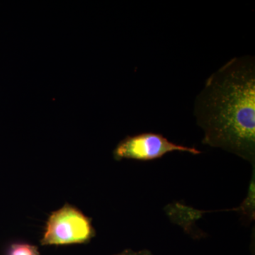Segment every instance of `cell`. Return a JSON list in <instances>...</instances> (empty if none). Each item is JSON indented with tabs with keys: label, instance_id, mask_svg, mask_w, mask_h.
Returning a JSON list of instances; mask_svg holds the SVG:
<instances>
[{
	"label": "cell",
	"instance_id": "2",
	"mask_svg": "<svg viewBox=\"0 0 255 255\" xmlns=\"http://www.w3.org/2000/svg\"><path fill=\"white\" fill-rule=\"evenodd\" d=\"M94 235L90 219L79 210L66 205L50 215L41 243L43 246L84 243Z\"/></svg>",
	"mask_w": 255,
	"mask_h": 255
},
{
	"label": "cell",
	"instance_id": "1",
	"mask_svg": "<svg viewBox=\"0 0 255 255\" xmlns=\"http://www.w3.org/2000/svg\"><path fill=\"white\" fill-rule=\"evenodd\" d=\"M194 114L202 143L255 162V59L235 57L206 80Z\"/></svg>",
	"mask_w": 255,
	"mask_h": 255
},
{
	"label": "cell",
	"instance_id": "5",
	"mask_svg": "<svg viewBox=\"0 0 255 255\" xmlns=\"http://www.w3.org/2000/svg\"><path fill=\"white\" fill-rule=\"evenodd\" d=\"M116 255H152V253L147 250H143L138 252L132 251L131 250H127L120 254Z\"/></svg>",
	"mask_w": 255,
	"mask_h": 255
},
{
	"label": "cell",
	"instance_id": "3",
	"mask_svg": "<svg viewBox=\"0 0 255 255\" xmlns=\"http://www.w3.org/2000/svg\"><path fill=\"white\" fill-rule=\"evenodd\" d=\"M179 151L193 155L201 153L195 147H186L169 141L162 134L142 132L133 136H128L122 140L114 151L117 159H132L147 161L160 158L169 152Z\"/></svg>",
	"mask_w": 255,
	"mask_h": 255
},
{
	"label": "cell",
	"instance_id": "4",
	"mask_svg": "<svg viewBox=\"0 0 255 255\" xmlns=\"http://www.w3.org/2000/svg\"><path fill=\"white\" fill-rule=\"evenodd\" d=\"M6 255H40L36 247L23 243H16L9 247Z\"/></svg>",
	"mask_w": 255,
	"mask_h": 255
}]
</instances>
